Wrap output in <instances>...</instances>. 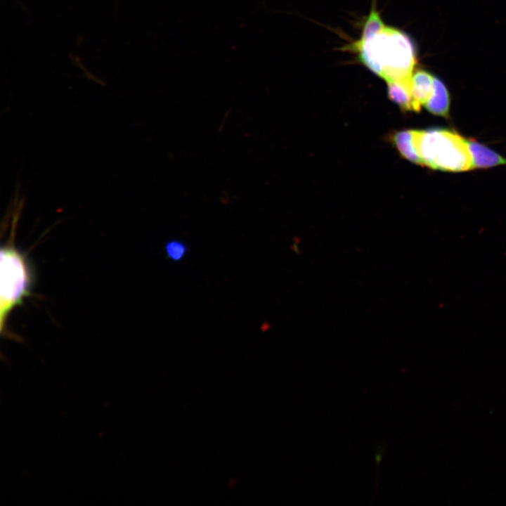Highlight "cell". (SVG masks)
Wrapping results in <instances>:
<instances>
[{
    "instance_id": "obj_4",
    "label": "cell",
    "mask_w": 506,
    "mask_h": 506,
    "mask_svg": "<svg viewBox=\"0 0 506 506\" xmlns=\"http://www.w3.org/2000/svg\"><path fill=\"white\" fill-rule=\"evenodd\" d=\"M467 143L471 155L472 169H486L506 164L505 158L487 146L472 139H467Z\"/></svg>"
},
{
    "instance_id": "obj_5",
    "label": "cell",
    "mask_w": 506,
    "mask_h": 506,
    "mask_svg": "<svg viewBox=\"0 0 506 506\" xmlns=\"http://www.w3.org/2000/svg\"><path fill=\"white\" fill-rule=\"evenodd\" d=\"M434 77L424 70L415 71L411 78V93L414 111L418 112L421 105H424L432 95Z\"/></svg>"
},
{
    "instance_id": "obj_8",
    "label": "cell",
    "mask_w": 506,
    "mask_h": 506,
    "mask_svg": "<svg viewBox=\"0 0 506 506\" xmlns=\"http://www.w3.org/2000/svg\"><path fill=\"white\" fill-rule=\"evenodd\" d=\"M388 96L403 110H413L410 81H392L387 82Z\"/></svg>"
},
{
    "instance_id": "obj_1",
    "label": "cell",
    "mask_w": 506,
    "mask_h": 506,
    "mask_svg": "<svg viewBox=\"0 0 506 506\" xmlns=\"http://www.w3.org/2000/svg\"><path fill=\"white\" fill-rule=\"evenodd\" d=\"M350 46L362 63L387 82L411 80L417 63L415 48L401 30L387 26L372 38L357 40Z\"/></svg>"
},
{
    "instance_id": "obj_2",
    "label": "cell",
    "mask_w": 506,
    "mask_h": 506,
    "mask_svg": "<svg viewBox=\"0 0 506 506\" xmlns=\"http://www.w3.org/2000/svg\"><path fill=\"white\" fill-rule=\"evenodd\" d=\"M415 143L422 165L448 171L472 169L467 139L455 131L444 129L415 130Z\"/></svg>"
},
{
    "instance_id": "obj_6",
    "label": "cell",
    "mask_w": 506,
    "mask_h": 506,
    "mask_svg": "<svg viewBox=\"0 0 506 506\" xmlns=\"http://www.w3.org/2000/svg\"><path fill=\"white\" fill-rule=\"evenodd\" d=\"M424 107L431 113L447 117L450 109V96L443 82L434 77L433 90Z\"/></svg>"
},
{
    "instance_id": "obj_9",
    "label": "cell",
    "mask_w": 506,
    "mask_h": 506,
    "mask_svg": "<svg viewBox=\"0 0 506 506\" xmlns=\"http://www.w3.org/2000/svg\"><path fill=\"white\" fill-rule=\"evenodd\" d=\"M375 3V1H373L371 11L363 24L361 36L358 40L359 41H365L372 38L387 27L376 8Z\"/></svg>"
},
{
    "instance_id": "obj_11",
    "label": "cell",
    "mask_w": 506,
    "mask_h": 506,
    "mask_svg": "<svg viewBox=\"0 0 506 506\" xmlns=\"http://www.w3.org/2000/svg\"><path fill=\"white\" fill-rule=\"evenodd\" d=\"M384 448H383L382 445H378L375 450V461L376 466L379 467L384 454Z\"/></svg>"
},
{
    "instance_id": "obj_3",
    "label": "cell",
    "mask_w": 506,
    "mask_h": 506,
    "mask_svg": "<svg viewBox=\"0 0 506 506\" xmlns=\"http://www.w3.org/2000/svg\"><path fill=\"white\" fill-rule=\"evenodd\" d=\"M0 255V331L6 336L7 319L13 309L31 295L34 274L25 255L11 243L1 246Z\"/></svg>"
},
{
    "instance_id": "obj_10",
    "label": "cell",
    "mask_w": 506,
    "mask_h": 506,
    "mask_svg": "<svg viewBox=\"0 0 506 506\" xmlns=\"http://www.w3.org/2000/svg\"><path fill=\"white\" fill-rule=\"evenodd\" d=\"M188 250L189 247L187 244L178 239L169 240L164 245L167 257L174 262H179L183 260Z\"/></svg>"
},
{
    "instance_id": "obj_7",
    "label": "cell",
    "mask_w": 506,
    "mask_h": 506,
    "mask_svg": "<svg viewBox=\"0 0 506 506\" xmlns=\"http://www.w3.org/2000/svg\"><path fill=\"white\" fill-rule=\"evenodd\" d=\"M394 143L401 155L408 160L422 165L415 143V130H403L394 136Z\"/></svg>"
}]
</instances>
